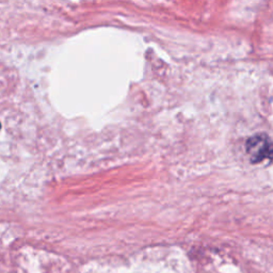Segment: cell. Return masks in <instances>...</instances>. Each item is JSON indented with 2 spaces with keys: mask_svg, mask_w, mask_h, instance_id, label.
Segmentation results:
<instances>
[{
  "mask_svg": "<svg viewBox=\"0 0 273 273\" xmlns=\"http://www.w3.org/2000/svg\"><path fill=\"white\" fill-rule=\"evenodd\" d=\"M245 150L251 161L254 163H258L265 159H271L272 157V143L266 134L251 136L245 143Z\"/></svg>",
  "mask_w": 273,
  "mask_h": 273,
  "instance_id": "1",
  "label": "cell"
}]
</instances>
